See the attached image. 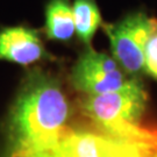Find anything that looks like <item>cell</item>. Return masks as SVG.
Instances as JSON below:
<instances>
[{
    "label": "cell",
    "mask_w": 157,
    "mask_h": 157,
    "mask_svg": "<svg viewBox=\"0 0 157 157\" xmlns=\"http://www.w3.org/2000/svg\"><path fill=\"white\" fill-rule=\"evenodd\" d=\"M70 106L58 79L35 69L21 85L10 118L15 151L34 152L51 146L67 127Z\"/></svg>",
    "instance_id": "6da1fadb"
},
{
    "label": "cell",
    "mask_w": 157,
    "mask_h": 157,
    "mask_svg": "<svg viewBox=\"0 0 157 157\" xmlns=\"http://www.w3.org/2000/svg\"><path fill=\"white\" fill-rule=\"evenodd\" d=\"M148 101V94L140 78L127 86L105 94L87 95L82 101L84 114L100 130L117 133L140 122Z\"/></svg>",
    "instance_id": "7a4b0ae2"
},
{
    "label": "cell",
    "mask_w": 157,
    "mask_h": 157,
    "mask_svg": "<svg viewBox=\"0 0 157 157\" xmlns=\"http://www.w3.org/2000/svg\"><path fill=\"white\" fill-rule=\"evenodd\" d=\"M113 58L130 77L140 78L144 67V48L151 29V17L134 12L114 23H104Z\"/></svg>",
    "instance_id": "3957f363"
},
{
    "label": "cell",
    "mask_w": 157,
    "mask_h": 157,
    "mask_svg": "<svg viewBox=\"0 0 157 157\" xmlns=\"http://www.w3.org/2000/svg\"><path fill=\"white\" fill-rule=\"evenodd\" d=\"M105 52L86 48L71 70L73 87L87 95L105 94L122 89L134 79Z\"/></svg>",
    "instance_id": "277c9868"
},
{
    "label": "cell",
    "mask_w": 157,
    "mask_h": 157,
    "mask_svg": "<svg viewBox=\"0 0 157 157\" xmlns=\"http://www.w3.org/2000/svg\"><path fill=\"white\" fill-rule=\"evenodd\" d=\"M50 58L37 30L26 26L0 28V61L28 67Z\"/></svg>",
    "instance_id": "5b68a950"
},
{
    "label": "cell",
    "mask_w": 157,
    "mask_h": 157,
    "mask_svg": "<svg viewBox=\"0 0 157 157\" xmlns=\"http://www.w3.org/2000/svg\"><path fill=\"white\" fill-rule=\"evenodd\" d=\"M102 133L101 157H157V127L139 122L117 133Z\"/></svg>",
    "instance_id": "8992f818"
},
{
    "label": "cell",
    "mask_w": 157,
    "mask_h": 157,
    "mask_svg": "<svg viewBox=\"0 0 157 157\" xmlns=\"http://www.w3.org/2000/svg\"><path fill=\"white\" fill-rule=\"evenodd\" d=\"M102 144L104 133L101 130H76L69 127L51 146L26 154L33 157H101Z\"/></svg>",
    "instance_id": "52a82bcc"
},
{
    "label": "cell",
    "mask_w": 157,
    "mask_h": 157,
    "mask_svg": "<svg viewBox=\"0 0 157 157\" xmlns=\"http://www.w3.org/2000/svg\"><path fill=\"white\" fill-rule=\"evenodd\" d=\"M44 32L52 41L69 42L76 33L72 5L69 0H50L45 7Z\"/></svg>",
    "instance_id": "ba28073f"
},
{
    "label": "cell",
    "mask_w": 157,
    "mask_h": 157,
    "mask_svg": "<svg viewBox=\"0 0 157 157\" xmlns=\"http://www.w3.org/2000/svg\"><path fill=\"white\" fill-rule=\"evenodd\" d=\"M72 11L78 39L86 48H92V40L104 25L95 0H73Z\"/></svg>",
    "instance_id": "9c48e42d"
},
{
    "label": "cell",
    "mask_w": 157,
    "mask_h": 157,
    "mask_svg": "<svg viewBox=\"0 0 157 157\" xmlns=\"http://www.w3.org/2000/svg\"><path fill=\"white\" fill-rule=\"evenodd\" d=\"M144 73L157 80V19L151 17V29L144 48Z\"/></svg>",
    "instance_id": "30bf717a"
},
{
    "label": "cell",
    "mask_w": 157,
    "mask_h": 157,
    "mask_svg": "<svg viewBox=\"0 0 157 157\" xmlns=\"http://www.w3.org/2000/svg\"><path fill=\"white\" fill-rule=\"evenodd\" d=\"M12 157H33L28 155V154H26V152H21V151H14L13 154V156Z\"/></svg>",
    "instance_id": "8fae6325"
}]
</instances>
